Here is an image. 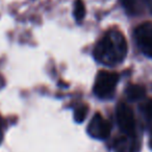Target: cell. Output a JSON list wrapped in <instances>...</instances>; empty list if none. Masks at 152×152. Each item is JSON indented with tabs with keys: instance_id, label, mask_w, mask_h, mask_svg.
I'll return each mask as SVG.
<instances>
[{
	"instance_id": "6da1fadb",
	"label": "cell",
	"mask_w": 152,
	"mask_h": 152,
	"mask_svg": "<svg viewBox=\"0 0 152 152\" xmlns=\"http://www.w3.org/2000/svg\"><path fill=\"white\" fill-rule=\"evenodd\" d=\"M127 55L126 39L120 30L110 29L94 48V57L98 63L113 67L119 65Z\"/></svg>"
},
{
	"instance_id": "7a4b0ae2",
	"label": "cell",
	"mask_w": 152,
	"mask_h": 152,
	"mask_svg": "<svg viewBox=\"0 0 152 152\" xmlns=\"http://www.w3.org/2000/svg\"><path fill=\"white\" fill-rule=\"evenodd\" d=\"M119 81V75L116 72L100 71L96 76L94 93L101 99H107L114 95L117 83Z\"/></svg>"
},
{
	"instance_id": "3957f363",
	"label": "cell",
	"mask_w": 152,
	"mask_h": 152,
	"mask_svg": "<svg viewBox=\"0 0 152 152\" xmlns=\"http://www.w3.org/2000/svg\"><path fill=\"white\" fill-rule=\"evenodd\" d=\"M117 123L124 134H134L135 120L130 107L125 103H119L116 110Z\"/></svg>"
},
{
	"instance_id": "277c9868",
	"label": "cell",
	"mask_w": 152,
	"mask_h": 152,
	"mask_svg": "<svg viewBox=\"0 0 152 152\" xmlns=\"http://www.w3.org/2000/svg\"><path fill=\"white\" fill-rule=\"evenodd\" d=\"M134 38L142 52L152 58V22H145L137 26Z\"/></svg>"
},
{
	"instance_id": "5b68a950",
	"label": "cell",
	"mask_w": 152,
	"mask_h": 152,
	"mask_svg": "<svg viewBox=\"0 0 152 152\" xmlns=\"http://www.w3.org/2000/svg\"><path fill=\"white\" fill-rule=\"evenodd\" d=\"M110 123L102 117L101 114L96 113L88 126V133L94 139L104 140L110 133Z\"/></svg>"
},
{
	"instance_id": "8992f818",
	"label": "cell",
	"mask_w": 152,
	"mask_h": 152,
	"mask_svg": "<svg viewBox=\"0 0 152 152\" xmlns=\"http://www.w3.org/2000/svg\"><path fill=\"white\" fill-rule=\"evenodd\" d=\"M141 144L134 134H123L114 143L115 152H139Z\"/></svg>"
},
{
	"instance_id": "52a82bcc",
	"label": "cell",
	"mask_w": 152,
	"mask_h": 152,
	"mask_svg": "<svg viewBox=\"0 0 152 152\" xmlns=\"http://www.w3.org/2000/svg\"><path fill=\"white\" fill-rule=\"evenodd\" d=\"M126 13L131 16L142 15L152 9V0H121Z\"/></svg>"
},
{
	"instance_id": "ba28073f",
	"label": "cell",
	"mask_w": 152,
	"mask_h": 152,
	"mask_svg": "<svg viewBox=\"0 0 152 152\" xmlns=\"http://www.w3.org/2000/svg\"><path fill=\"white\" fill-rule=\"evenodd\" d=\"M125 93H126V97L128 100L139 101V100L144 99V97L146 96V90L140 85H130L127 87Z\"/></svg>"
},
{
	"instance_id": "9c48e42d",
	"label": "cell",
	"mask_w": 152,
	"mask_h": 152,
	"mask_svg": "<svg viewBox=\"0 0 152 152\" xmlns=\"http://www.w3.org/2000/svg\"><path fill=\"white\" fill-rule=\"evenodd\" d=\"M73 15L75 17L76 21L80 22L85 19L86 16V5L83 0H76L75 4H74V12Z\"/></svg>"
},
{
	"instance_id": "30bf717a",
	"label": "cell",
	"mask_w": 152,
	"mask_h": 152,
	"mask_svg": "<svg viewBox=\"0 0 152 152\" xmlns=\"http://www.w3.org/2000/svg\"><path fill=\"white\" fill-rule=\"evenodd\" d=\"M88 112H89L88 105H85V104L79 105L78 107H76L75 112H74V120L77 123H83L87 118Z\"/></svg>"
},
{
	"instance_id": "8fae6325",
	"label": "cell",
	"mask_w": 152,
	"mask_h": 152,
	"mask_svg": "<svg viewBox=\"0 0 152 152\" xmlns=\"http://www.w3.org/2000/svg\"><path fill=\"white\" fill-rule=\"evenodd\" d=\"M142 112L146 116V118L152 122V99H148L141 105Z\"/></svg>"
},
{
	"instance_id": "7c38bea8",
	"label": "cell",
	"mask_w": 152,
	"mask_h": 152,
	"mask_svg": "<svg viewBox=\"0 0 152 152\" xmlns=\"http://www.w3.org/2000/svg\"><path fill=\"white\" fill-rule=\"evenodd\" d=\"M3 83H3V79H2V77H1V76H0V88L2 87V86H3Z\"/></svg>"
},
{
	"instance_id": "4fadbf2b",
	"label": "cell",
	"mask_w": 152,
	"mask_h": 152,
	"mask_svg": "<svg viewBox=\"0 0 152 152\" xmlns=\"http://www.w3.org/2000/svg\"><path fill=\"white\" fill-rule=\"evenodd\" d=\"M1 139H2V131H1V125H0V142H1Z\"/></svg>"
},
{
	"instance_id": "5bb4252c",
	"label": "cell",
	"mask_w": 152,
	"mask_h": 152,
	"mask_svg": "<svg viewBox=\"0 0 152 152\" xmlns=\"http://www.w3.org/2000/svg\"><path fill=\"white\" fill-rule=\"evenodd\" d=\"M150 147L152 148V137H151V140H150Z\"/></svg>"
}]
</instances>
